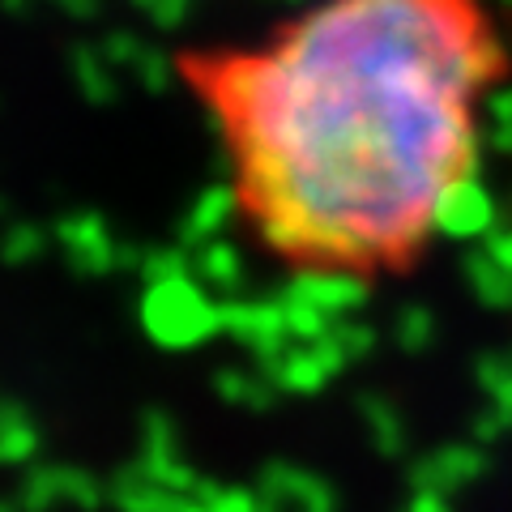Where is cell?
<instances>
[{
    "label": "cell",
    "mask_w": 512,
    "mask_h": 512,
    "mask_svg": "<svg viewBox=\"0 0 512 512\" xmlns=\"http://www.w3.org/2000/svg\"><path fill=\"white\" fill-rule=\"evenodd\" d=\"M256 261L320 286L414 278L483 180L512 77L491 0H303L171 52Z\"/></svg>",
    "instance_id": "obj_1"
}]
</instances>
